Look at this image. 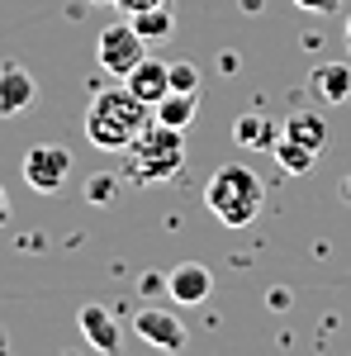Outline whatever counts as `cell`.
Here are the masks:
<instances>
[{"label":"cell","instance_id":"cell-6","mask_svg":"<svg viewBox=\"0 0 351 356\" xmlns=\"http://www.w3.org/2000/svg\"><path fill=\"white\" fill-rule=\"evenodd\" d=\"M133 332L157 352H186V342H190V328L166 309H142L133 318Z\"/></svg>","mask_w":351,"mask_h":356},{"label":"cell","instance_id":"cell-13","mask_svg":"<svg viewBox=\"0 0 351 356\" xmlns=\"http://www.w3.org/2000/svg\"><path fill=\"white\" fill-rule=\"evenodd\" d=\"M195 114H199V100L186 95V90H171V95H162V100L152 105V119H157V124H171V129H190Z\"/></svg>","mask_w":351,"mask_h":356},{"label":"cell","instance_id":"cell-8","mask_svg":"<svg viewBox=\"0 0 351 356\" xmlns=\"http://www.w3.org/2000/svg\"><path fill=\"white\" fill-rule=\"evenodd\" d=\"M124 86L133 90L142 105H157L162 95H171V62H162V57H142L133 72L124 76Z\"/></svg>","mask_w":351,"mask_h":356},{"label":"cell","instance_id":"cell-20","mask_svg":"<svg viewBox=\"0 0 351 356\" xmlns=\"http://www.w3.org/2000/svg\"><path fill=\"white\" fill-rule=\"evenodd\" d=\"M299 10H309V15H337L342 10V0H295Z\"/></svg>","mask_w":351,"mask_h":356},{"label":"cell","instance_id":"cell-25","mask_svg":"<svg viewBox=\"0 0 351 356\" xmlns=\"http://www.w3.org/2000/svg\"><path fill=\"white\" fill-rule=\"evenodd\" d=\"M95 5H109V0H95Z\"/></svg>","mask_w":351,"mask_h":356},{"label":"cell","instance_id":"cell-3","mask_svg":"<svg viewBox=\"0 0 351 356\" xmlns=\"http://www.w3.org/2000/svg\"><path fill=\"white\" fill-rule=\"evenodd\" d=\"M186 129H171V124H147L142 134L133 138V147H129V176H133V186H162L171 181L181 166H186Z\"/></svg>","mask_w":351,"mask_h":356},{"label":"cell","instance_id":"cell-23","mask_svg":"<svg viewBox=\"0 0 351 356\" xmlns=\"http://www.w3.org/2000/svg\"><path fill=\"white\" fill-rule=\"evenodd\" d=\"M347 43H351V19H347Z\"/></svg>","mask_w":351,"mask_h":356},{"label":"cell","instance_id":"cell-24","mask_svg":"<svg viewBox=\"0 0 351 356\" xmlns=\"http://www.w3.org/2000/svg\"><path fill=\"white\" fill-rule=\"evenodd\" d=\"M347 200H351V181H347Z\"/></svg>","mask_w":351,"mask_h":356},{"label":"cell","instance_id":"cell-18","mask_svg":"<svg viewBox=\"0 0 351 356\" xmlns=\"http://www.w3.org/2000/svg\"><path fill=\"white\" fill-rule=\"evenodd\" d=\"M114 191H119V181H114L109 171H95V176L85 181V200H90V204H109Z\"/></svg>","mask_w":351,"mask_h":356},{"label":"cell","instance_id":"cell-17","mask_svg":"<svg viewBox=\"0 0 351 356\" xmlns=\"http://www.w3.org/2000/svg\"><path fill=\"white\" fill-rule=\"evenodd\" d=\"M171 90L199 95V67L195 62H171Z\"/></svg>","mask_w":351,"mask_h":356},{"label":"cell","instance_id":"cell-12","mask_svg":"<svg viewBox=\"0 0 351 356\" xmlns=\"http://www.w3.org/2000/svg\"><path fill=\"white\" fill-rule=\"evenodd\" d=\"M233 138H238V143H243L247 152H266V147H275V124H270L266 114H238V119H233Z\"/></svg>","mask_w":351,"mask_h":356},{"label":"cell","instance_id":"cell-11","mask_svg":"<svg viewBox=\"0 0 351 356\" xmlns=\"http://www.w3.org/2000/svg\"><path fill=\"white\" fill-rule=\"evenodd\" d=\"M81 332H85V342H90L95 352H105V356L119 352V328H114L105 304H85L81 309Z\"/></svg>","mask_w":351,"mask_h":356},{"label":"cell","instance_id":"cell-1","mask_svg":"<svg viewBox=\"0 0 351 356\" xmlns=\"http://www.w3.org/2000/svg\"><path fill=\"white\" fill-rule=\"evenodd\" d=\"M152 124V105H142L129 86L119 90H100L85 110V138L100 152H129L133 138Z\"/></svg>","mask_w":351,"mask_h":356},{"label":"cell","instance_id":"cell-4","mask_svg":"<svg viewBox=\"0 0 351 356\" xmlns=\"http://www.w3.org/2000/svg\"><path fill=\"white\" fill-rule=\"evenodd\" d=\"M95 57H100V67H105L109 76H129L138 62L147 57V38L133 29V19H129V24H105L100 29Z\"/></svg>","mask_w":351,"mask_h":356},{"label":"cell","instance_id":"cell-21","mask_svg":"<svg viewBox=\"0 0 351 356\" xmlns=\"http://www.w3.org/2000/svg\"><path fill=\"white\" fill-rule=\"evenodd\" d=\"M124 15H138V10H157V5H166V0H114Z\"/></svg>","mask_w":351,"mask_h":356},{"label":"cell","instance_id":"cell-10","mask_svg":"<svg viewBox=\"0 0 351 356\" xmlns=\"http://www.w3.org/2000/svg\"><path fill=\"white\" fill-rule=\"evenodd\" d=\"M309 86H313V95L323 105H347L351 100V62H318Z\"/></svg>","mask_w":351,"mask_h":356},{"label":"cell","instance_id":"cell-7","mask_svg":"<svg viewBox=\"0 0 351 356\" xmlns=\"http://www.w3.org/2000/svg\"><path fill=\"white\" fill-rule=\"evenodd\" d=\"M33 100H38V81L28 76V67H19V62H0V119L24 114Z\"/></svg>","mask_w":351,"mask_h":356},{"label":"cell","instance_id":"cell-19","mask_svg":"<svg viewBox=\"0 0 351 356\" xmlns=\"http://www.w3.org/2000/svg\"><path fill=\"white\" fill-rule=\"evenodd\" d=\"M138 290L147 295V300H157V295H166V275H157V271H147L142 280H138Z\"/></svg>","mask_w":351,"mask_h":356},{"label":"cell","instance_id":"cell-9","mask_svg":"<svg viewBox=\"0 0 351 356\" xmlns=\"http://www.w3.org/2000/svg\"><path fill=\"white\" fill-rule=\"evenodd\" d=\"M209 290H214V275H209L204 261H181L176 271L166 275V295L176 304H204Z\"/></svg>","mask_w":351,"mask_h":356},{"label":"cell","instance_id":"cell-15","mask_svg":"<svg viewBox=\"0 0 351 356\" xmlns=\"http://www.w3.org/2000/svg\"><path fill=\"white\" fill-rule=\"evenodd\" d=\"M270 152H275V162L285 166V171H290V176H309V171H313V162H318V152H313V147H304V143H295V138H275V147H270Z\"/></svg>","mask_w":351,"mask_h":356},{"label":"cell","instance_id":"cell-16","mask_svg":"<svg viewBox=\"0 0 351 356\" xmlns=\"http://www.w3.org/2000/svg\"><path fill=\"white\" fill-rule=\"evenodd\" d=\"M129 19H133V29L147 38V43H162V38L176 33V19H171L166 5H157V10H138V15H129Z\"/></svg>","mask_w":351,"mask_h":356},{"label":"cell","instance_id":"cell-2","mask_svg":"<svg viewBox=\"0 0 351 356\" xmlns=\"http://www.w3.org/2000/svg\"><path fill=\"white\" fill-rule=\"evenodd\" d=\"M261 176L243 162H228L218 166L214 176H209V186H204V204H209V214H214L223 228H247V223L261 214Z\"/></svg>","mask_w":351,"mask_h":356},{"label":"cell","instance_id":"cell-14","mask_svg":"<svg viewBox=\"0 0 351 356\" xmlns=\"http://www.w3.org/2000/svg\"><path fill=\"white\" fill-rule=\"evenodd\" d=\"M285 138H295V143H304V147L323 152V143H327V124H323V114H313V110H295L290 119H285Z\"/></svg>","mask_w":351,"mask_h":356},{"label":"cell","instance_id":"cell-22","mask_svg":"<svg viewBox=\"0 0 351 356\" xmlns=\"http://www.w3.org/2000/svg\"><path fill=\"white\" fill-rule=\"evenodd\" d=\"M10 223V195H5V186H0V228Z\"/></svg>","mask_w":351,"mask_h":356},{"label":"cell","instance_id":"cell-5","mask_svg":"<svg viewBox=\"0 0 351 356\" xmlns=\"http://www.w3.org/2000/svg\"><path fill=\"white\" fill-rule=\"evenodd\" d=\"M67 176H72V152L57 147V143H38V147L24 157V186L28 191L53 195V191L67 186Z\"/></svg>","mask_w":351,"mask_h":356}]
</instances>
